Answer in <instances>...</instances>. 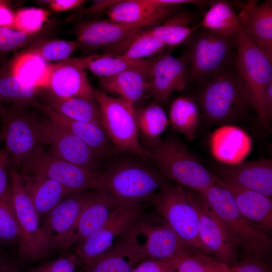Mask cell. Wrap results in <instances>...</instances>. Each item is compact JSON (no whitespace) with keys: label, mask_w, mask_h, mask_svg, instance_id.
Here are the masks:
<instances>
[{"label":"cell","mask_w":272,"mask_h":272,"mask_svg":"<svg viewBox=\"0 0 272 272\" xmlns=\"http://www.w3.org/2000/svg\"><path fill=\"white\" fill-rule=\"evenodd\" d=\"M110 161L102 172V187L118 205H141L151 200L167 182L146 159L123 154Z\"/></svg>","instance_id":"cell-1"},{"label":"cell","mask_w":272,"mask_h":272,"mask_svg":"<svg viewBox=\"0 0 272 272\" xmlns=\"http://www.w3.org/2000/svg\"><path fill=\"white\" fill-rule=\"evenodd\" d=\"M145 150L147 159L163 176L177 185L201 193L215 182V175L175 135L161 139Z\"/></svg>","instance_id":"cell-2"},{"label":"cell","mask_w":272,"mask_h":272,"mask_svg":"<svg viewBox=\"0 0 272 272\" xmlns=\"http://www.w3.org/2000/svg\"><path fill=\"white\" fill-rule=\"evenodd\" d=\"M228 66L205 81L200 92L201 117L209 124L234 121L253 107L235 70Z\"/></svg>","instance_id":"cell-3"},{"label":"cell","mask_w":272,"mask_h":272,"mask_svg":"<svg viewBox=\"0 0 272 272\" xmlns=\"http://www.w3.org/2000/svg\"><path fill=\"white\" fill-rule=\"evenodd\" d=\"M196 191L169 182L165 184L151 199L158 215L176 232L185 245L209 255L198 234V213L195 206Z\"/></svg>","instance_id":"cell-4"},{"label":"cell","mask_w":272,"mask_h":272,"mask_svg":"<svg viewBox=\"0 0 272 272\" xmlns=\"http://www.w3.org/2000/svg\"><path fill=\"white\" fill-rule=\"evenodd\" d=\"M200 193L223 223L236 245L243 246L259 257L269 254L271 249L269 237L241 215L229 190L215 181Z\"/></svg>","instance_id":"cell-5"},{"label":"cell","mask_w":272,"mask_h":272,"mask_svg":"<svg viewBox=\"0 0 272 272\" xmlns=\"http://www.w3.org/2000/svg\"><path fill=\"white\" fill-rule=\"evenodd\" d=\"M120 237V240L132 244L140 249L146 258L185 257L193 250L185 245L159 215L143 214Z\"/></svg>","instance_id":"cell-6"},{"label":"cell","mask_w":272,"mask_h":272,"mask_svg":"<svg viewBox=\"0 0 272 272\" xmlns=\"http://www.w3.org/2000/svg\"><path fill=\"white\" fill-rule=\"evenodd\" d=\"M19 172L27 175L55 180L72 192L99 190L102 172L74 164L37 147L25 160Z\"/></svg>","instance_id":"cell-7"},{"label":"cell","mask_w":272,"mask_h":272,"mask_svg":"<svg viewBox=\"0 0 272 272\" xmlns=\"http://www.w3.org/2000/svg\"><path fill=\"white\" fill-rule=\"evenodd\" d=\"M100 107L103 127L117 154H128L147 159L139 141L135 107L120 98L94 88Z\"/></svg>","instance_id":"cell-8"},{"label":"cell","mask_w":272,"mask_h":272,"mask_svg":"<svg viewBox=\"0 0 272 272\" xmlns=\"http://www.w3.org/2000/svg\"><path fill=\"white\" fill-rule=\"evenodd\" d=\"M9 171L19 230L18 256L24 262L35 263L46 258L51 250L38 214L21 184L18 171L10 166Z\"/></svg>","instance_id":"cell-9"},{"label":"cell","mask_w":272,"mask_h":272,"mask_svg":"<svg viewBox=\"0 0 272 272\" xmlns=\"http://www.w3.org/2000/svg\"><path fill=\"white\" fill-rule=\"evenodd\" d=\"M25 106L13 104L5 108L1 118L9 166L17 171L37 147L45 144L41 121Z\"/></svg>","instance_id":"cell-10"},{"label":"cell","mask_w":272,"mask_h":272,"mask_svg":"<svg viewBox=\"0 0 272 272\" xmlns=\"http://www.w3.org/2000/svg\"><path fill=\"white\" fill-rule=\"evenodd\" d=\"M234 58L236 72L262 121L263 97L272 83V57L241 31L236 36Z\"/></svg>","instance_id":"cell-11"},{"label":"cell","mask_w":272,"mask_h":272,"mask_svg":"<svg viewBox=\"0 0 272 272\" xmlns=\"http://www.w3.org/2000/svg\"><path fill=\"white\" fill-rule=\"evenodd\" d=\"M193 34L186 51L189 80L204 82L229 65L235 56L237 36H222L203 28Z\"/></svg>","instance_id":"cell-12"},{"label":"cell","mask_w":272,"mask_h":272,"mask_svg":"<svg viewBox=\"0 0 272 272\" xmlns=\"http://www.w3.org/2000/svg\"><path fill=\"white\" fill-rule=\"evenodd\" d=\"M181 5H167L150 17L138 22L123 23L108 20L83 22L76 29L79 47L93 49L123 42L146 28L171 17Z\"/></svg>","instance_id":"cell-13"},{"label":"cell","mask_w":272,"mask_h":272,"mask_svg":"<svg viewBox=\"0 0 272 272\" xmlns=\"http://www.w3.org/2000/svg\"><path fill=\"white\" fill-rule=\"evenodd\" d=\"M92 191L74 192L62 199L44 218L41 227L51 250L64 252L76 244L75 229Z\"/></svg>","instance_id":"cell-14"},{"label":"cell","mask_w":272,"mask_h":272,"mask_svg":"<svg viewBox=\"0 0 272 272\" xmlns=\"http://www.w3.org/2000/svg\"><path fill=\"white\" fill-rule=\"evenodd\" d=\"M164 51L152 59L148 74V92L153 97V102L160 105L167 104L172 93L184 89L189 80L186 51L176 57Z\"/></svg>","instance_id":"cell-15"},{"label":"cell","mask_w":272,"mask_h":272,"mask_svg":"<svg viewBox=\"0 0 272 272\" xmlns=\"http://www.w3.org/2000/svg\"><path fill=\"white\" fill-rule=\"evenodd\" d=\"M143 211L142 205H118L98 232L75 245L79 264L85 265L107 250L116 237L143 214Z\"/></svg>","instance_id":"cell-16"},{"label":"cell","mask_w":272,"mask_h":272,"mask_svg":"<svg viewBox=\"0 0 272 272\" xmlns=\"http://www.w3.org/2000/svg\"><path fill=\"white\" fill-rule=\"evenodd\" d=\"M44 143L52 155L69 162L97 170L99 159L81 140L49 118L41 121Z\"/></svg>","instance_id":"cell-17"},{"label":"cell","mask_w":272,"mask_h":272,"mask_svg":"<svg viewBox=\"0 0 272 272\" xmlns=\"http://www.w3.org/2000/svg\"><path fill=\"white\" fill-rule=\"evenodd\" d=\"M194 203L198 213L200 240L211 254L225 263L230 262L234 258L236 245L225 226L198 192L195 193Z\"/></svg>","instance_id":"cell-18"},{"label":"cell","mask_w":272,"mask_h":272,"mask_svg":"<svg viewBox=\"0 0 272 272\" xmlns=\"http://www.w3.org/2000/svg\"><path fill=\"white\" fill-rule=\"evenodd\" d=\"M232 5L240 10L237 16L242 31L272 57V1H235Z\"/></svg>","instance_id":"cell-19"},{"label":"cell","mask_w":272,"mask_h":272,"mask_svg":"<svg viewBox=\"0 0 272 272\" xmlns=\"http://www.w3.org/2000/svg\"><path fill=\"white\" fill-rule=\"evenodd\" d=\"M218 177L271 198L272 160L261 158L234 165L216 166Z\"/></svg>","instance_id":"cell-20"},{"label":"cell","mask_w":272,"mask_h":272,"mask_svg":"<svg viewBox=\"0 0 272 272\" xmlns=\"http://www.w3.org/2000/svg\"><path fill=\"white\" fill-rule=\"evenodd\" d=\"M48 75L44 89L63 97L96 99L94 87L90 84L83 68L67 59L48 63Z\"/></svg>","instance_id":"cell-21"},{"label":"cell","mask_w":272,"mask_h":272,"mask_svg":"<svg viewBox=\"0 0 272 272\" xmlns=\"http://www.w3.org/2000/svg\"><path fill=\"white\" fill-rule=\"evenodd\" d=\"M215 181L231 193L238 210L247 221L265 233L271 231V198L217 176Z\"/></svg>","instance_id":"cell-22"},{"label":"cell","mask_w":272,"mask_h":272,"mask_svg":"<svg viewBox=\"0 0 272 272\" xmlns=\"http://www.w3.org/2000/svg\"><path fill=\"white\" fill-rule=\"evenodd\" d=\"M250 136L241 128L225 124L214 130L209 139L213 157L220 163L238 164L248 156L252 149Z\"/></svg>","instance_id":"cell-23"},{"label":"cell","mask_w":272,"mask_h":272,"mask_svg":"<svg viewBox=\"0 0 272 272\" xmlns=\"http://www.w3.org/2000/svg\"><path fill=\"white\" fill-rule=\"evenodd\" d=\"M33 104L42 111L48 118L84 142L99 159L109 154L112 145L103 126L66 117L44 102L39 103L36 100Z\"/></svg>","instance_id":"cell-24"},{"label":"cell","mask_w":272,"mask_h":272,"mask_svg":"<svg viewBox=\"0 0 272 272\" xmlns=\"http://www.w3.org/2000/svg\"><path fill=\"white\" fill-rule=\"evenodd\" d=\"M117 206L114 198L104 190L92 191L77 221L75 245L98 232Z\"/></svg>","instance_id":"cell-25"},{"label":"cell","mask_w":272,"mask_h":272,"mask_svg":"<svg viewBox=\"0 0 272 272\" xmlns=\"http://www.w3.org/2000/svg\"><path fill=\"white\" fill-rule=\"evenodd\" d=\"M19 174L23 188L40 219H44L62 199L72 192L55 180Z\"/></svg>","instance_id":"cell-26"},{"label":"cell","mask_w":272,"mask_h":272,"mask_svg":"<svg viewBox=\"0 0 272 272\" xmlns=\"http://www.w3.org/2000/svg\"><path fill=\"white\" fill-rule=\"evenodd\" d=\"M145 259L144 254L137 247L120 240L84 265L83 269L85 272H132Z\"/></svg>","instance_id":"cell-27"},{"label":"cell","mask_w":272,"mask_h":272,"mask_svg":"<svg viewBox=\"0 0 272 272\" xmlns=\"http://www.w3.org/2000/svg\"><path fill=\"white\" fill-rule=\"evenodd\" d=\"M70 62L88 69L99 78L107 77L127 71L140 72L148 78L152 59L130 60L120 54H95L81 57L69 58Z\"/></svg>","instance_id":"cell-28"},{"label":"cell","mask_w":272,"mask_h":272,"mask_svg":"<svg viewBox=\"0 0 272 272\" xmlns=\"http://www.w3.org/2000/svg\"><path fill=\"white\" fill-rule=\"evenodd\" d=\"M39 95L44 103L66 117L103 127L101 110L96 99L59 97L44 88H41Z\"/></svg>","instance_id":"cell-29"},{"label":"cell","mask_w":272,"mask_h":272,"mask_svg":"<svg viewBox=\"0 0 272 272\" xmlns=\"http://www.w3.org/2000/svg\"><path fill=\"white\" fill-rule=\"evenodd\" d=\"M99 84L100 90L104 93L115 95L134 107L149 90L148 77L132 70L100 78Z\"/></svg>","instance_id":"cell-30"},{"label":"cell","mask_w":272,"mask_h":272,"mask_svg":"<svg viewBox=\"0 0 272 272\" xmlns=\"http://www.w3.org/2000/svg\"><path fill=\"white\" fill-rule=\"evenodd\" d=\"M193 21V17L191 14L182 12L173 15L163 24L142 32L167 47H173L188 40L192 34L200 27L199 24L189 27Z\"/></svg>","instance_id":"cell-31"},{"label":"cell","mask_w":272,"mask_h":272,"mask_svg":"<svg viewBox=\"0 0 272 272\" xmlns=\"http://www.w3.org/2000/svg\"><path fill=\"white\" fill-rule=\"evenodd\" d=\"M210 8L201 22L200 27L224 37L236 36L242 29L232 3L216 0L209 3Z\"/></svg>","instance_id":"cell-32"},{"label":"cell","mask_w":272,"mask_h":272,"mask_svg":"<svg viewBox=\"0 0 272 272\" xmlns=\"http://www.w3.org/2000/svg\"><path fill=\"white\" fill-rule=\"evenodd\" d=\"M48 63L37 56L20 51L12 59L8 67L22 84L44 88L48 75Z\"/></svg>","instance_id":"cell-33"},{"label":"cell","mask_w":272,"mask_h":272,"mask_svg":"<svg viewBox=\"0 0 272 272\" xmlns=\"http://www.w3.org/2000/svg\"><path fill=\"white\" fill-rule=\"evenodd\" d=\"M170 121L177 132L184 135L188 140L194 139L201 119L198 103L188 97H179L171 104Z\"/></svg>","instance_id":"cell-34"},{"label":"cell","mask_w":272,"mask_h":272,"mask_svg":"<svg viewBox=\"0 0 272 272\" xmlns=\"http://www.w3.org/2000/svg\"><path fill=\"white\" fill-rule=\"evenodd\" d=\"M135 114L139 135L147 148L154 145L161 139L169 123L165 111L161 105L153 102L135 109Z\"/></svg>","instance_id":"cell-35"},{"label":"cell","mask_w":272,"mask_h":272,"mask_svg":"<svg viewBox=\"0 0 272 272\" xmlns=\"http://www.w3.org/2000/svg\"><path fill=\"white\" fill-rule=\"evenodd\" d=\"M169 5L162 0L116 1L107 11L109 19L123 23H133L142 21Z\"/></svg>","instance_id":"cell-36"},{"label":"cell","mask_w":272,"mask_h":272,"mask_svg":"<svg viewBox=\"0 0 272 272\" xmlns=\"http://www.w3.org/2000/svg\"><path fill=\"white\" fill-rule=\"evenodd\" d=\"M41 88L29 87L20 83L8 66L0 70V101L26 106L33 104Z\"/></svg>","instance_id":"cell-37"},{"label":"cell","mask_w":272,"mask_h":272,"mask_svg":"<svg viewBox=\"0 0 272 272\" xmlns=\"http://www.w3.org/2000/svg\"><path fill=\"white\" fill-rule=\"evenodd\" d=\"M54 19L45 24L42 28L34 33H26L9 27H0V56L48 38L55 30Z\"/></svg>","instance_id":"cell-38"},{"label":"cell","mask_w":272,"mask_h":272,"mask_svg":"<svg viewBox=\"0 0 272 272\" xmlns=\"http://www.w3.org/2000/svg\"><path fill=\"white\" fill-rule=\"evenodd\" d=\"M79 47L77 41L45 38L34 42L21 51L37 56L48 63L59 62L70 58Z\"/></svg>","instance_id":"cell-39"},{"label":"cell","mask_w":272,"mask_h":272,"mask_svg":"<svg viewBox=\"0 0 272 272\" xmlns=\"http://www.w3.org/2000/svg\"><path fill=\"white\" fill-rule=\"evenodd\" d=\"M19 230L12 197L11 183L0 199V243L7 246L17 245Z\"/></svg>","instance_id":"cell-40"},{"label":"cell","mask_w":272,"mask_h":272,"mask_svg":"<svg viewBox=\"0 0 272 272\" xmlns=\"http://www.w3.org/2000/svg\"><path fill=\"white\" fill-rule=\"evenodd\" d=\"M127 41L129 45L120 55L130 60L144 59L145 57L156 55L167 47L153 37L143 34L142 31L124 41Z\"/></svg>","instance_id":"cell-41"},{"label":"cell","mask_w":272,"mask_h":272,"mask_svg":"<svg viewBox=\"0 0 272 272\" xmlns=\"http://www.w3.org/2000/svg\"><path fill=\"white\" fill-rule=\"evenodd\" d=\"M178 272H230L224 261L216 260L204 252L192 250L177 268Z\"/></svg>","instance_id":"cell-42"},{"label":"cell","mask_w":272,"mask_h":272,"mask_svg":"<svg viewBox=\"0 0 272 272\" xmlns=\"http://www.w3.org/2000/svg\"><path fill=\"white\" fill-rule=\"evenodd\" d=\"M49 12L45 10L29 8L19 10L14 14L12 28L26 33H34L45 25Z\"/></svg>","instance_id":"cell-43"},{"label":"cell","mask_w":272,"mask_h":272,"mask_svg":"<svg viewBox=\"0 0 272 272\" xmlns=\"http://www.w3.org/2000/svg\"><path fill=\"white\" fill-rule=\"evenodd\" d=\"M78 264L75 254L66 251L56 258L46 261L25 272H75Z\"/></svg>","instance_id":"cell-44"},{"label":"cell","mask_w":272,"mask_h":272,"mask_svg":"<svg viewBox=\"0 0 272 272\" xmlns=\"http://www.w3.org/2000/svg\"><path fill=\"white\" fill-rule=\"evenodd\" d=\"M186 257L167 259L146 258L140 262L132 272H170L177 269Z\"/></svg>","instance_id":"cell-45"},{"label":"cell","mask_w":272,"mask_h":272,"mask_svg":"<svg viewBox=\"0 0 272 272\" xmlns=\"http://www.w3.org/2000/svg\"><path fill=\"white\" fill-rule=\"evenodd\" d=\"M230 272H271L262 257L253 255L230 267Z\"/></svg>","instance_id":"cell-46"},{"label":"cell","mask_w":272,"mask_h":272,"mask_svg":"<svg viewBox=\"0 0 272 272\" xmlns=\"http://www.w3.org/2000/svg\"><path fill=\"white\" fill-rule=\"evenodd\" d=\"M9 166L8 154L3 147L0 149V199L10 184L9 182Z\"/></svg>","instance_id":"cell-47"},{"label":"cell","mask_w":272,"mask_h":272,"mask_svg":"<svg viewBox=\"0 0 272 272\" xmlns=\"http://www.w3.org/2000/svg\"><path fill=\"white\" fill-rule=\"evenodd\" d=\"M55 12H63L76 8L84 3L83 0H45L37 1Z\"/></svg>","instance_id":"cell-48"},{"label":"cell","mask_w":272,"mask_h":272,"mask_svg":"<svg viewBox=\"0 0 272 272\" xmlns=\"http://www.w3.org/2000/svg\"><path fill=\"white\" fill-rule=\"evenodd\" d=\"M9 1H6L0 4V27L12 28L14 14L8 7Z\"/></svg>","instance_id":"cell-49"},{"label":"cell","mask_w":272,"mask_h":272,"mask_svg":"<svg viewBox=\"0 0 272 272\" xmlns=\"http://www.w3.org/2000/svg\"><path fill=\"white\" fill-rule=\"evenodd\" d=\"M14 269L0 252V272H9Z\"/></svg>","instance_id":"cell-50"},{"label":"cell","mask_w":272,"mask_h":272,"mask_svg":"<svg viewBox=\"0 0 272 272\" xmlns=\"http://www.w3.org/2000/svg\"><path fill=\"white\" fill-rule=\"evenodd\" d=\"M5 108H4L2 104V102L0 101V118H1L4 111H5Z\"/></svg>","instance_id":"cell-51"},{"label":"cell","mask_w":272,"mask_h":272,"mask_svg":"<svg viewBox=\"0 0 272 272\" xmlns=\"http://www.w3.org/2000/svg\"><path fill=\"white\" fill-rule=\"evenodd\" d=\"M2 141H3V137H2L1 132H0V143Z\"/></svg>","instance_id":"cell-52"},{"label":"cell","mask_w":272,"mask_h":272,"mask_svg":"<svg viewBox=\"0 0 272 272\" xmlns=\"http://www.w3.org/2000/svg\"><path fill=\"white\" fill-rule=\"evenodd\" d=\"M6 1H4V0H0V4L4 3Z\"/></svg>","instance_id":"cell-53"},{"label":"cell","mask_w":272,"mask_h":272,"mask_svg":"<svg viewBox=\"0 0 272 272\" xmlns=\"http://www.w3.org/2000/svg\"><path fill=\"white\" fill-rule=\"evenodd\" d=\"M170 272H178V271H177V268L176 269H175V270H172V271H170Z\"/></svg>","instance_id":"cell-54"},{"label":"cell","mask_w":272,"mask_h":272,"mask_svg":"<svg viewBox=\"0 0 272 272\" xmlns=\"http://www.w3.org/2000/svg\"><path fill=\"white\" fill-rule=\"evenodd\" d=\"M9 272H18V271H17L16 270L14 269V270H11V271H10Z\"/></svg>","instance_id":"cell-55"},{"label":"cell","mask_w":272,"mask_h":272,"mask_svg":"<svg viewBox=\"0 0 272 272\" xmlns=\"http://www.w3.org/2000/svg\"><path fill=\"white\" fill-rule=\"evenodd\" d=\"M78 272H85V270H84L83 269H83H82V270H80V271H78Z\"/></svg>","instance_id":"cell-56"}]
</instances>
